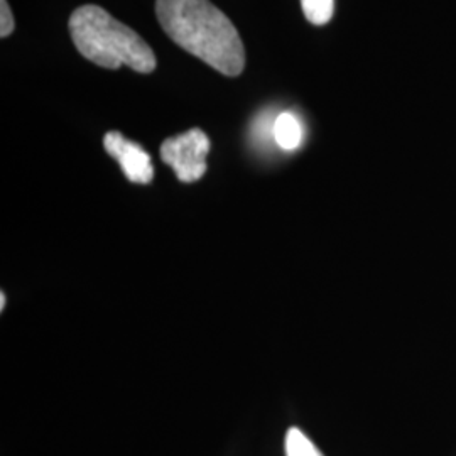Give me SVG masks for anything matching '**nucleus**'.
<instances>
[{
  "mask_svg": "<svg viewBox=\"0 0 456 456\" xmlns=\"http://www.w3.org/2000/svg\"><path fill=\"white\" fill-rule=\"evenodd\" d=\"M105 151L115 158L127 180L139 184H147L154 178L151 158L139 144L127 141L120 132H109L103 139Z\"/></svg>",
  "mask_w": 456,
  "mask_h": 456,
  "instance_id": "obj_4",
  "label": "nucleus"
},
{
  "mask_svg": "<svg viewBox=\"0 0 456 456\" xmlns=\"http://www.w3.org/2000/svg\"><path fill=\"white\" fill-rule=\"evenodd\" d=\"M286 455L323 456V453L311 443L310 438L303 431H299L297 428H291L286 435Z\"/></svg>",
  "mask_w": 456,
  "mask_h": 456,
  "instance_id": "obj_7",
  "label": "nucleus"
},
{
  "mask_svg": "<svg viewBox=\"0 0 456 456\" xmlns=\"http://www.w3.org/2000/svg\"><path fill=\"white\" fill-rule=\"evenodd\" d=\"M0 17H2L0 36L7 37L9 34L14 31V17H12V12H11V7H9L7 0H0Z\"/></svg>",
  "mask_w": 456,
  "mask_h": 456,
  "instance_id": "obj_8",
  "label": "nucleus"
},
{
  "mask_svg": "<svg viewBox=\"0 0 456 456\" xmlns=\"http://www.w3.org/2000/svg\"><path fill=\"white\" fill-rule=\"evenodd\" d=\"M4 306H5V296H4V294H0V308L4 310Z\"/></svg>",
  "mask_w": 456,
  "mask_h": 456,
  "instance_id": "obj_9",
  "label": "nucleus"
},
{
  "mask_svg": "<svg viewBox=\"0 0 456 456\" xmlns=\"http://www.w3.org/2000/svg\"><path fill=\"white\" fill-rule=\"evenodd\" d=\"M156 16L169 39L222 75L244 71L242 39L210 0H158Z\"/></svg>",
  "mask_w": 456,
  "mask_h": 456,
  "instance_id": "obj_1",
  "label": "nucleus"
},
{
  "mask_svg": "<svg viewBox=\"0 0 456 456\" xmlns=\"http://www.w3.org/2000/svg\"><path fill=\"white\" fill-rule=\"evenodd\" d=\"M273 132L277 146L282 151H296L303 142V126L291 112L277 115Z\"/></svg>",
  "mask_w": 456,
  "mask_h": 456,
  "instance_id": "obj_5",
  "label": "nucleus"
},
{
  "mask_svg": "<svg viewBox=\"0 0 456 456\" xmlns=\"http://www.w3.org/2000/svg\"><path fill=\"white\" fill-rule=\"evenodd\" d=\"M301 7L311 24L325 26L333 17L335 0H301Z\"/></svg>",
  "mask_w": 456,
  "mask_h": 456,
  "instance_id": "obj_6",
  "label": "nucleus"
},
{
  "mask_svg": "<svg viewBox=\"0 0 456 456\" xmlns=\"http://www.w3.org/2000/svg\"><path fill=\"white\" fill-rule=\"evenodd\" d=\"M210 139L200 129H191L166 139L161 146V159L171 166L183 183H193L207 173V156Z\"/></svg>",
  "mask_w": 456,
  "mask_h": 456,
  "instance_id": "obj_3",
  "label": "nucleus"
},
{
  "mask_svg": "<svg viewBox=\"0 0 456 456\" xmlns=\"http://www.w3.org/2000/svg\"><path fill=\"white\" fill-rule=\"evenodd\" d=\"M75 46L92 63L118 69L129 66L139 73L156 69V54L146 41L97 5H83L69 17Z\"/></svg>",
  "mask_w": 456,
  "mask_h": 456,
  "instance_id": "obj_2",
  "label": "nucleus"
}]
</instances>
